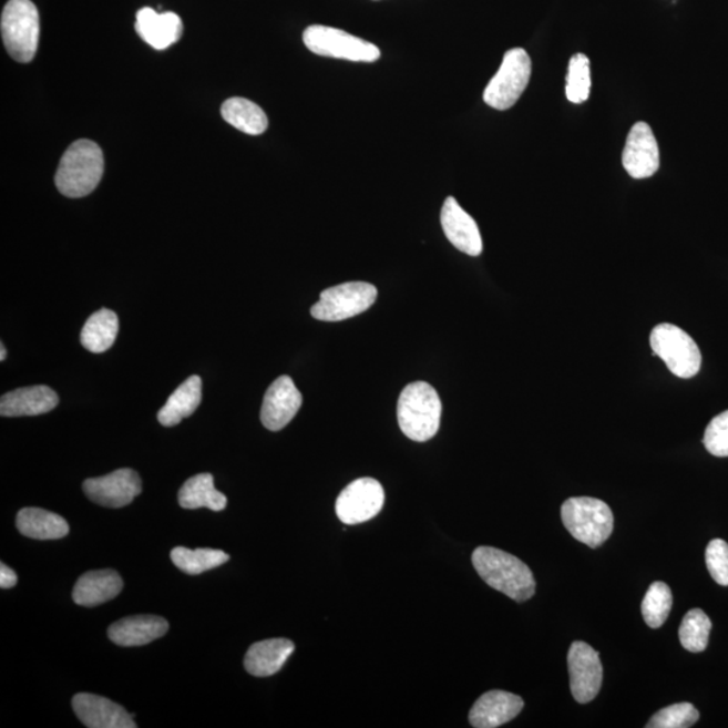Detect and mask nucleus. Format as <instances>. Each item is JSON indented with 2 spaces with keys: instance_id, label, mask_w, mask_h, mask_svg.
I'll return each instance as SVG.
<instances>
[{
  "instance_id": "obj_1",
  "label": "nucleus",
  "mask_w": 728,
  "mask_h": 728,
  "mask_svg": "<svg viewBox=\"0 0 728 728\" xmlns=\"http://www.w3.org/2000/svg\"><path fill=\"white\" fill-rule=\"evenodd\" d=\"M472 564L491 588L515 602H526L536 594V581L529 566L505 551L479 546L472 553Z\"/></svg>"
},
{
  "instance_id": "obj_2",
  "label": "nucleus",
  "mask_w": 728,
  "mask_h": 728,
  "mask_svg": "<svg viewBox=\"0 0 728 728\" xmlns=\"http://www.w3.org/2000/svg\"><path fill=\"white\" fill-rule=\"evenodd\" d=\"M103 173L102 148L95 142L80 140L62 155L55 173V186L66 197L89 196L101 183Z\"/></svg>"
},
{
  "instance_id": "obj_3",
  "label": "nucleus",
  "mask_w": 728,
  "mask_h": 728,
  "mask_svg": "<svg viewBox=\"0 0 728 728\" xmlns=\"http://www.w3.org/2000/svg\"><path fill=\"white\" fill-rule=\"evenodd\" d=\"M441 400L431 384L410 383L402 390L398 400L397 416L401 431L417 443L434 438L439 432Z\"/></svg>"
},
{
  "instance_id": "obj_4",
  "label": "nucleus",
  "mask_w": 728,
  "mask_h": 728,
  "mask_svg": "<svg viewBox=\"0 0 728 728\" xmlns=\"http://www.w3.org/2000/svg\"><path fill=\"white\" fill-rule=\"evenodd\" d=\"M562 520L572 537L593 550L605 544L614 531L612 509L596 498H570L562 507Z\"/></svg>"
},
{
  "instance_id": "obj_5",
  "label": "nucleus",
  "mask_w": 728,
  "mask_h": 728,
  "mask_svg": "<svg viewBox=\"0 0 728 728\" xmlns=\"http://www.w3.org/2000/svg\"><path fill=\"white\" fill-rule=\"evenodd\" d=\"M2 39L12 59L28 64L40 42V14L31 0H10L2 12Z\"/></svg>"
},
{
  "instance_id": "obj_6",
  "label": "nucleus",
  "mask_w": 728,
  "mask_h": 728,
  "mask_svg": "<svg viewBox=\"0 0 728 728\" xmlns=\"http://www.w3.org/2000/svg\"><path fill=\"white\" fill-rule=\"evenodd\" d=\"M653 355L662 358L671 375L694 378L701 369V352L695 340L674 324L664 322L650 334Z\"/></svg>"
},
{
  "instance_id": "obj_7",
  "label": "nucleus",
  "mask_w": 728,
  "mask_h": 728,
  "mask_svg": "<svg viewBox=\"0 0 728 728\" xmlns=\"http://www.w3.org/2000/svg\"><path fill=\"white\" fill-rule=\"evenodd\" d=\"M531 74L532 60L525 49H510L503 55L500 71L485 86L484 103L500 111L512 109L525 92Z\"/></svg>"
},
{
  "instance_id": "obj_8",
  "label": "nucleus",
  "mask_w": 728,
  "mask_h": 728,
  "mask_svg": "<svg viewBox=\"0 0 728 728\" xmlns=\"http://www.w3.org/2000/svg\"><path fill=\"white\" fill-rule=\"evenodd\" d=\"M303 40L310 52L355 62H376L381 58L379 48L369 41L359 39L347 31L312 24L304 31Z\"/></svg>"
},
{
  "instance_id": "obj_9",
  "label": "nucleus",
  "mask_w": 728,
  "mask_h": 728,
  "mask_svg": "<svg viewBox=\"0 0 728 728\" xmlns=\"http://www.w3.org/2000/svg\"><path fill=\"white\" fill-rule=\"evenodd\" d=\"M378 290L367 283H346L322 291L310 314L320 321H344L366 312L376 303Z\"/></svg>"
},
{
  "instance_id": "obj_10",
  "label": "nucleus",
  "mask_w": 728,
  "mask_h": 728,
  "mask_svg": "<svg viewBox=\"0 0 728 728\" xmlns=\"http://www.w3.org/2000/svg\"><path fill=\"white\" fill-rule=\"evenodd\" d=\"M384 490L372 478L358 479L341 491L336 501V514L346 525H358L375 519L383 507Z\"/></svg>"
},
{
  "instance_id": "obj_11",
  "label": "nucleus",
  "mask_w": 728,
  "mask_h": 728,
  "mask_svg": "<svg viewBox=\"0 0 728 728\" xmlns=\"http://www.w3.org/2000/svg\"><path fill=\"white\" fill-rule=\"evenodd\" d=\"M570 687L581 705L593 701L602 688L603 667L594 647L582 640L572 644L568 652Z\"/></svg>"
},
{
  "instance_id": "obj_12",
  "label": "nucleus",
  "mask_w": 728,
  "mask_h": 728,
  "mask_svg": "<svg viewBox=\"0 0 728 728\" xmlns=\"http://www.w3.org/2000/svg\"><path fill=\"white\" fill-rule=\"evenodd\" d=\"M83 490L98 505L120 509L141 494L142 482L134 470L122 469L102 478L86 479Z\"/></svg>"
},
{
  "instance_id": "obj_13",
  "label": "nucleus",
  "mask_w": 728,
  "mask_h": 728,
  "mask_svg": "<svg viewBox=\"0 0 728 728\" xmlns=\"http://www.w3.org/2000/svg\"><path fill=\"white\" fill-rule=\"evenodd\" d=\"M301 404L303 396L294 379L288 376L279 377L266 391L260 421L271 432L281 431L295 419Z\"/></svg>"
},
{
  "instance_id": "obj_14",
  "label": "nucleus",
  "mask_w": 728,
  "mask_h": 728,
  "mask_svg": "<svg viewBox=\"0 0 728 728\" xmlns=\"http://www.w3.org/2000/svg\"><path fill=\"white\" fill-rule=\"evenodd\" d=\"M622 164L633 178H649L658 171L659 151L655 134L649 124H634L627 135Z\"/></svg>"
},
{
  "instance_id": "obj_15",
  "label": "nucleus",
  "mask_w": 728,
  "mask_h": 728,
  "mask_svg": "<svg viewBox=\"0 0 728 728\" xmlns=\"http://www.w3.org/2000/svg\"><path fill=\"white\" fill-rule=\"evenodd\" d=\"M441 227H443L447 239L458 250L471 255V257L482 254L483 240L478 224L474 217L460 207L455 197H447L443 209H441Z\"/></svg>"
},
{
  "instance_id": "obj_16",
  "label": "nucleus",
  "mask_w": 728,
  "mask_h": 728,
  "mask_svg": "<svg viewBox=\"0 0 728 728\" xmlns=\"http://www.w3.org/2000/svg\"><path fill=\"white\" fill-rule=\"evenodd\" d=\"M72 706L78 718L90 728H136L126 709L116 703L91 694L74 696Z\"/></svg>"
},
{
  "instance_id": "obj_17",
  "label": "nucleus",
  "mask_w": 728,
  "mask_h": 728,
  "mask_svg": "<svg viewBox=\"0 0 728 728\" xmlns=\"http://www.w3.org/2000/svg\"><path fill=\"white\" fill-rule=\"evenodd\" d=\"M525 703L505 690H490L471 708L470 724L475 728H496L519 717Z\"/></svg>"
},
{
  "instance_id": "obj_18",
  "label": "nucleus",
  "mask_w": 728,
  "mask_h": 728,
  "mask_svg": "<svg viewBox=\"0 0 728 728\" xmlns=\"http://www.w3.org/2000/svg\"><path fill=\"white\" fill-rule=\"evenodd\" d=\"M135 30L148 45L165 51L182 39L183 21L172 11L157 12L143 8L136 12Z\"/></svg>"
},
{
  "instance_id": "obj_19",
  "label": "nucleus",
  "mask_w": 728,
  "mask_h": 728,
  "mask_svg": "<svg viewBox=\"0 0 728 728\" xmlns=\"http://www.w3.org/2000/svg\"><path fill=\"white\" fill-rule=\"evenodd\" d=\"M60 398L49 386H30L4 394L0 400L3 417L40 416L52 412Z\"/></svg>"
},
{
  "instance_id": "obj_20",
  "label": "nucleus",
  "mask_w": 728,
  "mask_h": 728,
  "mask_svg": "<svg viewBox=\"0 0 728 728\" xmlns=\"http://www.w3.org/2000/svg\"><path fill=\"white\" fill-rule=\"evenodd\" d=\"M167 630L170 624L157 615H135L111 625L109 637L120 646H143L164 637Z\"/></svg>"
},
{
  "instance_id": "obj_21",
  "label": "nucleus",
  "mask_w": 728,
  "mask_h": 728,
  "mask_svg": "<svg viewBox=\"0 0 728 728\" xmlns=\"http://www.w3.org/2000/svg\"><path fill=\"white\" fill-rule=\"evenodd\" d=\"M123 581L114 570L86 572L73 588V601L79 606L95 607L121 594Z\"/></svg>"
},
{
  "instance_id": "obj_22",
  "label": "nucleus",
  "mask_w": 728,
  "mask_h": 728,
  "mask_svg": "<svg viewBox=\"0 0 728 728\" xmlns=\"http://www.w3.org/2000/svg\"><path fill=\"white\" fill-rule=\"evenodd\" d=\"M295 652V644L289 639L274 638L260 640L248 649L245 657V668L248 674L255 677H269L278 674L283 669L291 653Z\"/></svg>"
},
{
  "instance_id": "obj_23",
  "label": "nucleus",
  "mask_w": 728,
  "mask_h": 728,
  "mask_svg": "<svg viewBox=\"0 0 728 728\" xmlns=\"http://www.w3.org/2000/svg\"><path fill=\"white\" fill-rule=\"evenodd\" d=\"M202 378L198 376H192L180 384L165 407L160 410L157 416L160 424L174 427L195 413L202 403Z\"/></svg>"
},
{
  "instance_id": "obj_24",
  "label": "nucleus",
  "mask_w": 728,
  "mask_h": 728,
  "mask_svg": "<svg viewBox=\"0 0 728 728\" xmlns=\"http://www.w3.org/2000/svg\"><path fill=\"white\" fill-rule=\"evenodd\" d=\"M18 531L29 539L59 540L70 533V525L61 515L39 507L22 509L17 515Z\"/></svg>"
},
{
  "instance_id": "obj_25",
  "label": "nucleus",
  "mask_w": 728,
  "mask_h": 728,
  "mask_svg": "<svg viewBox=\"0 0 728 728\" xmlns=\"http://www.w3.org/2000/svg\"><path fill=\"white\" fill-rule=\"evenodd\" d=\"M117 331L120 320L116 314L103 308L84 324L80 335L81 345L92 353H103L115 344Z\"/></svg>"
},
{
  "instance_id": "obj_26",
  "label": "nucleus",
  "mask_w": 728,
  "mask_h": 728,
  "mask_svg": "<svg viewBox=\"0 0 728 728\" xmlns=\"http://www.w3.org/2000/svg\"><path fill=\"white\" fill-rule=\"evenodd\" d=\"M178 502L183 509L207 507L213 512H222L227 506V496L215 489L213 475L198 474L184 483L178 493Z\"/></svg>"
},
{
  "instance_id": "obj_27",
  "label": "nucleus",
  "mask_w": 728,
  "mask_h": 728,
  "mask_svg": "<svg viewBox=\"0 0 728 728\" xmlns=\"http://www.w3.org/2000/svg\"><path fill=\"white\" fill-rule=\"evenodd\" d=\"M224 121L248 135L264 134L269 127L265 111L247 99L232 98L222 105Z\"/></svg>"
},
{
  "instance_id": "obj_28",
  "label": "nucleus",
  "mask_w": 728,
  "mask_h": 728,
  "mask_svg": "<svg viewBox=\"0 0 728 728\" xmlns=\"http://www.w3.org/2000/svg\"><path fill=\"white\" fill-rule=\"evenodd\" d=\"M171 558L178 570L188 575H201L205 571L217 568L229 560L227 553L217 550H188V547H174Z\"/></svg>"
},
{
  "instance_id": "obj_29",
  "label": "nucleus",
  "mask_w": 728,
  "mask_h": 728,
  "mask_svg": "<svg viewBox=\"0 0 728 728\" xmlns=\"http://www.w3.org/2000/svg\"><path fill=\"white\" fill-rule=\"evenodd\" d=\"M711 628V619L703 609H690L681 622L680 630H678V637H680L684 649L693 653L705 652Z\"/></svg>"
},
{
  "instance_id": "obj_30",
  "label": "nucleus",
  "mask_w": 728,
  "mask_h": 728,
  "mask_svg": "<svg viewBox=\"0 0 728 728\" xmlns=\"http://www.w3.org/2000/svg\"><path fill=\"white\" fill-rule=\"evenodd\" d=\"M671 605H674V596H671L668 584L653 583L646 591L643 606H640L646 625L652 628L662 627L669 617Z\"/></svg>"
},
{
  "instance_id": "obj_31",
  "label": "nucleus",
  "mask_w": 728,
  "mask_h": 728,
  "mask_svg": "<svg viewBox=\"0 0 728 728\" xmlns=\"http://www.w3.org/2000/svg\"><path fill=\"white\" fill-rule=\"evenodd\" d=\"M589 91V60L586 54L576 53L570 60L568 74H566V99L571 103H583L587 101Z\"/></svg>"
},
{
  "instance_id": "obj_32",
  "label": "nucleus",
  "mask_w": 728,
  "mask_h": 728,
  "mask_svg": "<svg viewBox=\"0 0 728 728\" xmlns=\"http://www.w3.org/2000/svg\"><path fill=\"white\" fill-rule=\"evenodd\" d=\"M700 718L698 709L690 703H678V705L659 709L653 715L647 728H689Z\"/></svg>"
},
{
  "instance_id": "obj_33",
  "label": "nucleus",
  "mask_w": 728,
  "mask_h": 728,
  "mask_svg": "<svg viewBox=\"0 0 728 728\" xmlns=\"http://www.w3.org/2000/svg\"><path fill=\"white\" fill-rule=\"evenodd\" d=\"M705 447L714 457H728V410L709 422L705 433Z\"/></svg>"
},
{
  "instance_id": "obj_34",
  "label": "nucleus",
  "mask_w": 728,
  "mask_h": 728,
  "mask_svg": "<svg viewBox=\"0 0 728 728\" xmlns=\"http://www.w3.org/2000/svg\"><path fill=\"white\" fill-rule=\"evenodd\" d=\"M709 575L720 586H728V544L724 540H712L706 551Z\"/></svg>"
},
{
  "instance_id": "obj_35",
  "label": "nucleus",
  "mask_w": 728,
  "mask_h": 728,
  "mask_svg": "<svg viewBox=\"0 0 728 728\" xmlns=\"http://www.w3.org/2000/svg\"><path fill=\"white\" fill-rule=\"evenodd\" d=\"M18 582V576L16 572L10 568V566L4 563L0 564V587L3 589L12 588Z\"/></svg>"
},
{
  "instance_id": "obj_36",
  "label": "nucleus",
  "mask_w": 728,
  "mask_h": 728,
  "mask_svg": "<svg viewBox=\"0 0 728 728\" xmlns=\"http://www.w3.org/2000/svg\"><path fill=\"white\" fill-rule=\"evenodd\" d=\"M6 357H8V351H6L4 345H2V346H0V360H2V362H3Z\"/></svg>"
}]
</instances>
